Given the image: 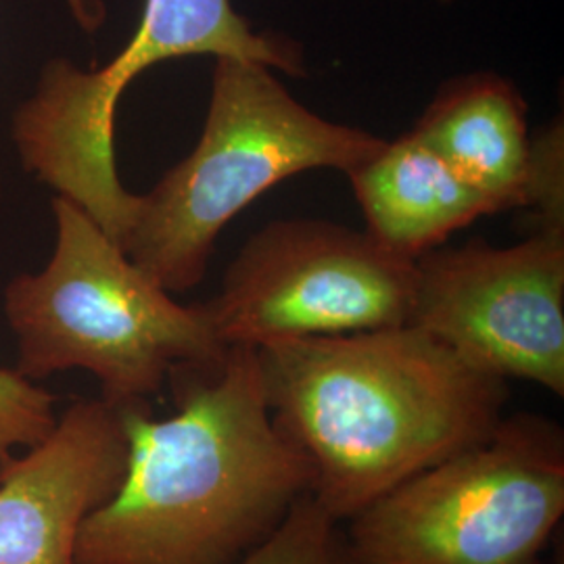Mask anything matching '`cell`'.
Here are the masks:
<instances>
[{"label": "cell", "mask_w": 564, "mask_h": 564, "mask_svg": "<svg viewBox=\"0 0 564 564\" xmlns=\"http://www.w3.org/2000/svg\"><path fill=\"white\" fill-rule=\"evenodd\" d=\"M167 383L172 416L120 408L123 477L82 523L74 564H237L312 494L310 464L272 421L256 347Z\"/></svg>", "instance_id": "6da1fadb"}, {"label": "cell", "mask_w": 564, "mask_h": 564, "mask_svg": "<svg viewBox=\"0 0 564 564\" xmlns=\"http://www.w3.org/2000/svg\"><path fill=\"white\" fill-rule=\"evenodd\" d=\"M272 421L347 523L387 491L494 435L508 381L402 324L258 347Z\"/></svg>", "instance_id": "7a4b0ae2"}, {"label": "cell", "mask_w": 564, "mask_h": 564, "mask_svg": "<svg viewBox=\"0 0 564 564\" xmlns=\"http://www.w3.org/2000/svg\"><path fill=\"white\" fill-rule=\"evenodd\" d=\"M384 139L324 120L274 69L218 57L202 139L149 193L134 195L121 251L170 293L207 274L224 228L279 182L310 170L351 172Z\"/></svg>", "instance_id": "3957f363"}, {"label": "cell", "mask_w": 564, "mask_h": 564, "mask_svg": "<svg viewBox=\"0 0 564 564\" xmlns=\"http://www.w3.org/2000/svg\"><path fill=\"white\" fill-rule=\"evenodd\" d=\"M53 212L51 262L4 289L21 377L36 383L82 368L101 384V400L126 408L149 403L176 370L223 364L230 347L205 303L176 302L72 199L57 195Z\"/></svg>", "instance_id": "277c9868"}, {"label": "cell", "mask_w": 564, "mask_h": 564, "mask_svg": "<svg viewBox=\"0 0 564 564\" xmlns=\"http://www.w3.org/2000/svg\"><path fill=\"white\" fill-rule=\"evenodd\" d=\"M563 517V426L514 412L366 506L345 535L356 564H542Z\"/></svg>", "instance_id": "5b68a950"}, {"label": "cell", "mask_w": 564, "mask_h": 564, "mask_svg": "<svg viewBox=\"0 0 564 564\" xmlns=\"http://www.w3.org/2000/svg\"><path fill=\"white\" fill-rule=\"evenodd\" d=\"M195 55L256 61L293 78L307 72L300 42L256 32L230 0H144L134 36L99 69L82 72L67 59L44 65L36 93L13 118L23 167L118 242L134 203L116 167L118 102L144 69Z\"/></svg>", "instance_id": "8992f818"}, {"label": "cell", "mask_w": 564, "mask_h": 564, "mask_svg": "<svg viewBox=\"0 0 564 564\" xmlns=\"http://www.w3.org/2000/svg\"><path fill=\"white\" fill-rule=\"evenodd\" d=\"M416 263L366 230L274 220L242 245L205 303L224 345L263 347L410 324Z\"/></svg>", "instance_id": "52a82bcc"}, {"label": "cell", "mask_w": 564, "mask_h": 564, "mask_svg": "<svg viewBox=\"0 0 564 564\" xmlns=\"http://www.w3.org/2000/svg\"><path fill=\"white\" fill-rule=\"evenodd\" d=\"M410 324L505 381L564 395V228L494 247L475 239L416 260Z\"/></svg>", "instance_id": "ba28073f"}, {"label": "cell", "mask_w": 564, "mask_h": 564, "mask_svg": "<svg viewBox=\"0 0 564 564\" xmlns=\"http://www.w3.org/2000/svg\"><path fill=\"white\" fill-rule=\"evenodd\" d=\"M126 454L120 408L97 398L0 463V564H74L82 523L120 487Z\"/></svg>", "instance_id": "9c48e42d"}, {"label": "cell", "mask_w": 564, "mask_h": 564, "mask_svg": "<svg viewBox=\"0 0 564 564\" xmlns=\"http://www.w3.org/2000/svg\"><path fill=\"white\" fill-rule=\"evenodd\" d=\"M412 132L498 214L529 209L535 228H564L563 123L531 139L527 102L508 78L481 72L447 82Z\"/></svg>", "instance_id": "30bf717a"}, {"label": "cell", "mask_w": 564, "mask_h": 564, "mask_svg": "<svg viewBox=\"0 0 564 564\" xmlns=\"http://www.w3.org/2000/svg\"><path fill=\"white\" fill-rule=\"evenodd\" d=\"M362 207L366 232L395 256L416 262L468 224L498 214L414 132L384 142L345 174Z\"/></svg>", "instance_id": "8fae6325"}, {"label": "cell", "mask_w": 564, "mask_h": 564, "mask_svg": "<svg viewBox=\"0 0 564 564\" xmlns=\"http://www.w3.org/2000/svg\"><path fill=\"white\" fill-rule=\"evenodd\" d=\"M341 524L305 496L279 529L237 564H356Z\"/></svg>", "instance_id": "7c38bea8"}, {"label": "cell", "mask_w": 564, "mask_h": 564, "mask_svg": "<svg viewBox=\"0 0 564 564\" xmlns=\"http://www.w3.org/2000/svg\"><path fill=\"white\" fill-rule=\"evenodd\" d=\"M57 398L20 372L0 370V463L13 449H30L44 442L57 424Z\"/></svg>", "instance_id": "4fadbf2b"}, {"label": "cell", "mask_w": 564, "mask_h": 564, "mask_svg": "<svg viewBox=\"0 0 564 564\" xmlns=\"http://www.w3.org/2000/svg\"><path fill=\"white\" fill-rule=\"evenodd\" d=\"M65 2L84 32H97L105 23L107 9L102 0H65Z\"/></svg>", "instance_id": "5bb4252c"}, {"label": "cell", "mask_w": 564, "mask_h": 564, "mask_svg": "<svg viewBox=\"0 0 564 564\" xmlns=\"http://www.w3.org/2000/svg\"><path fill=\"white\" fill-rule=\"evenodd\" d=\"M550 564H564L563 540H558V545H556V552H554V556H552V561H550Z\"/></svg>", "instance_id": "9a60e30c"}, {"label": "cell", "mask_w": 564, "mask_h": 564, "mask_svg": "<svg viewBox=\"0 0 564 564\" xmlns=\"http://www.w3.org/2000/svg\"><path fill=\"white\" fill-rule=\"evenodd\" d=\"M442 2H452V0H442Z\"/></svg>", "instance_id": "2e32d148"}]
</instances>
